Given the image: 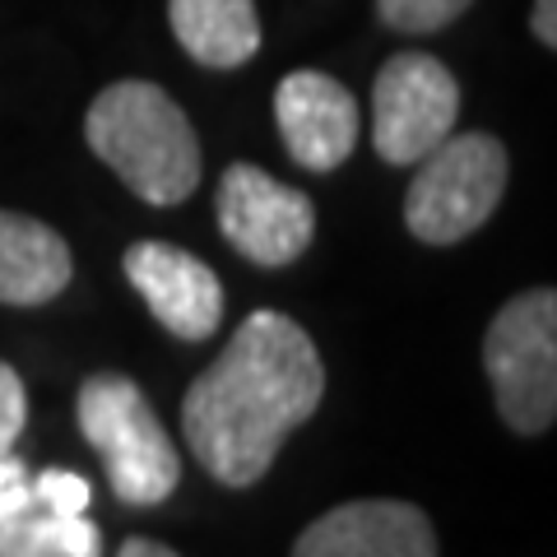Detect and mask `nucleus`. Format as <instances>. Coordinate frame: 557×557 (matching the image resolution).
I'll return each instance as SVG.
<instances>
[{"label": "nucleus", "instance_id": "6e6552de", "mask_svg": "<svg viewBox=\"0 0 557 557\" xmlns=\"http://www.w3.org/2000/svg\"><path fill=\"white\" fill-rule=\"evenodd\" d=\"M121 270H126L131 288L149 302L153 321H159L168 335L200 344L219 330L223 284L200 256L172 247V242H135L126 260H121Z\"/></svg>", "mask_w": 557, "mask_h": 557}, {"label": "nucleus", "instance_id": "9b49d317", "mask_svg": "<svg viewBox=\"0 0 557 557\" xmlns=\"http://www.w3.org/2000/svg\"><path fill=\"white\" fill-rule=\"evenodd\" d=\"M75 260L57 228L42 219L0 209V302L5 307H42L61 298Z\"/></svg>", "mask_w": 557, "mask_h": 557}, {"label": "nucleus", "instance_id": "4468645a", "mask_svg": "<svg viewBox=\"0 0 557 557\" xmlns=\"http://www.w3.org/2000/svg\"><path fill=\"white\" fill-rule=\"evenodd\" d=\"M474 0H376L381 24L395 33H437L456 24Z\"/></svg>", "mask_w": 557, "mask_h": 557}, {"label": "nucleus", "instance_id": "39448f33", "mask_svg": "<svg viewBox=\"0 0 557 557\" xmlns=\"http://www.w3.org/2000/svg\"><path fill=\"white\" fill-rule=\"evenodd\" d=\"M483 368L502 423L539 437L557 418V293L525 288L493 317L483 335Z\"/></svg>", "mask_w": 557, "mask_h": 557}, {"label": "nucleus", "instance_id": "2eb2a0df", "mask_svg": "<svg viewBox=\"0 0 557 557\" xmlns=\"http://www.w3.org/2000/svg\"><path fill=\"white\" fill-rule=\"evenodd\" d=\"M33 502H42L47 511L57 516H84L89 507V483L70 469H47V474L33 479Z\"/></svg>", "mask_w": 557, "mask_h": 557}, {"label": "nucleus", "instance_id": "f03ea898", "mask_svg": "<svg viewBox=\"0 0 557 557\" xmlns=\"http://www.w3.org/2000/svg\"><path fill=\"white\" fill-rule=\"evenodd\" d=\"M84 139L145 205H182L200 186L196 126L149 79L108 84L84 116Z\"/></svg>", "mask_w": 557, "mask_h": 557}, {"label": "nucleus", "instance_id": "9d476101", "mask_svg": "<svg viewBox=\"0 0 557 557\" xmlns=\"http://www.w3.org/2000/svg\"><path fill=\"white\" fill-rule=\"evenodd\" d=\"M293 557H437V530L413 502L362 497L311 520Z\"/></svg>", "mask_w": 557, "mask_h": 557}, {"label": "nucleus", "instance_id": "a211bd4d", "mask_svg": "<svg viewBox=\"0 0 557 557\" xmlns=\"http://www.w3.org/2000/svg\"><path fill=\"white\" fill-rule=\"evenodd\" d=\"M530 28H534V38L544 47H557V0H534Z\"/></svg>", "mask_w": 557, "mask_h": 557}, {"label": "nucleus", "instance_id": "f257e3e1", "mask_svg": "<svg viewBox=\"0 0 557 557\" xmlns=\"http://www.w3.org/2000/svg\"><path fill=\"white\" fill-rule=\"evenodd\" d=\"M321 395L325 368L307 330L284 311H251L228 348L190 381L182 399L186 446L209 479L251 487L317 413Z\"/></svg>", "mask_w": 557, "mask_h": 557}, {"label": "nucleus", "instance_id": "0eeeda50", "mask_svg": "<svg viewBox=\"0 0 557 557\" xmlns=\"http://www.w3.org/2000/svg\"><path fill=\"white\" fill-rule=\"evenodd\" d=\"M214 209L228 247L260 270L293 265L317 237V205L307 190L284 186L256 163H233L223 172Z\"/></svg>", "mask_w": 557, "mask_h": 557}, {"label": "nucleus", "instance_id": "dca6fc26", "mask_svg": "<svg viewBox=\"0 0 557 557\" xmlns=\"http://www.w3.org/2000/svg\"><path fill=\"white\" fill-rule=\"evenodd\" d=\"M28 423V395H24V381L10 362H0V456H10L20 432Z\"/></svg>", "mask_w": 557, "mask_h": 557}, {"label": "nucleus", "instance_id": "ddd939ff", "mask_svg": "<svg viewBox=\"0 0 557 557\" xmlns=\"http://www.w3.org/2000/svg\"><path fill=\"white\" fill-rule=\"evenodd\" d=\"M0 557H102V534L84 516H57L42 502L0 520Z\"/></svg>", "mask_w": 557, "mask_h": 557}, {"label": "nucleus", "instance_id": "f8f14e48", "mask_svg": "<svg viewBox=\"0 0 557 557\" xmlns=\"http://www.w3.org/2000/svg\"><path fill=\"white\" fill-rule=\"evenodd\" d=\"M168 24L190 61L237 70L260 51L256 0H168Z\"/></svg>", "mask_w": 557, "mask_h": 557}, {"label": "nucleus", "instance_id": "7ed1b4c3", "mask_svg": "<svg viewBox=\"0 0 557 557\" xmlns=\"http://www.w3.org/2000/svg\"><path fill=\"white\" fill-rule=\"evenodd\" d=\"M79 432L102 465L116 502L126 507H159L177 493L182 483V456L172 446L168 428L145 399V391L121 372H94L79 386Z\"/></svg>", "mask_w": 557, "mask_h": 557}, {"label": "nucleus", "instance_id": "f3484780", "mask_svg": "<svg viewBox=\"0 0 557 557\" xmlns=\"http://www.w3.org/2000/svg\"><path fill=\"white\" fill-rule=\"evenodd\" d=\"M28 502H33V474H28V465L10 450V456H0V520L24 511Z\"/></svg>", "mask_w": 557, "mask_h": 557}, {"label": "nucleus", "instance_id": "6ab92c4d", "mask_svg": "<svg viewBox=\"0 0 557 557\" xmlns=\"http://www.w3.org/2000/svg\"><path fill=\"white\" fill-rule=\"evenodd\" d=\"M116 557H177V553H172L168 544H159V539H126V544H121V553Z\"/></svg>", "mask_w": 557, "mask_h": 557}, {"label": "nucleus", "instance_id": "423d86ee", "mask_svg": "<svg viewBox=\"0 0 557 557\" xmlns=\"http://www.w3.org/2000/svg\"><path fill=\"white\" fill-rule=\"evenodd\" d=\"M460 84L428 51H399L372 84V145L381 163L413 168L456 131Z\"/></svg>", "mask_w": 557, "mask_h": 557}, {"label": "nucleus", "instance_id": "1a4fd4ad", "mask_svg": "<svg viewBox=\"0 0 557 557\" xmlns=\"http://www.w3.org/2000/svg\"><path fill=\"white\" fill-rule=\"evenodd\" d=\"M274 121L307 172H335L358 145V102L325 70H293L274 89Z\"/></svg>", "mask_w": 557, "mask_h": 557}, {"label": "nucleus", "instance_id": "20e7f679", "mask_svg": "<svg viewBox=\"0 0 557 557\" xmlns=\"http://www.w3.org/2000/svg\"><path fill=\"white\" fill-rule=\"evenodd\" d=\"M511 163L497 135L450 131L432 153L418 159V172L405 190V223L428 247H456L479 233L502 205Z\"/></svg>", "mask_w": 557, "mask_h": 557}]
</instances>
